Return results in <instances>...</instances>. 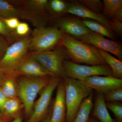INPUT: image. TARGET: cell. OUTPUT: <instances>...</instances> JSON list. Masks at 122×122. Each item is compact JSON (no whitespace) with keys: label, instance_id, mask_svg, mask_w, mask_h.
Here are the masks:
<instances>
[{"label":"cell","instance_id":"2","mask_svg":"<svg viewBox=\"0 0 122 122\" xmlns=\"http://www.w3.org/2000/svg\"><path fill=\"white\" fill-rule=\"evenodd\" d=\"M63 82L65 89L66 119V122H72L82 103L93 90L81 81L67 77Z\"/></svg>","mask_w":122,"mask_h":122},{"label":"cell","instance_id":"17","mask_svg":"<svg viewBox=\"0 0 122 122\" xmlns=\"http://www.w3.org/2000/svg\"><path fill=\"white\" fill-rule=\"evenodd\" d=\"M93 96V91L82 103L72 122H88L90 114L94 106Z\"/></svg>","mask_w":122,"mask_h":122},{"label":"cell","instance_id":"3","mask_svg":"<svg viewBox=\"0 0 122 122\" xmlns=\"http://www.w3.org/2000/svg\"><path fill=\"white\" fill-rule=\"evenodd\" d=\"M30 37L20 38L10 45L0 60V71L5 74H15L20 65L28 56Z\"/></svg>","mask_w":122,"mask_h":122},{"label":"cell","instance_id":"31","mask_svg":"<svg viewBox=\"0 0 122 122\" xmlns=\"http://www.w3.org/2000/svg\"><path fill=\"white\" fill-rule=\"evenodd\" d=\"M10 45L11 44L7 39L0 35V60L4 55Z\"/></svg>","mask_w":122,"mask_h":122},{"label":"cell","instance_id":"9","mask_svg":"<svg viewBox=\"0 0 122 122\" xmlns=\"http://www.w3.org/2000/svg\"><path fill=\"white\" fill-rule=\"evenodd\" d=\"M83 43L94 46L98 49L111 53L120 60L122 59V48L118 42L105 38L103 36L91 31L76 38Z\"/></svg>","mask_w":122,"mask_h":122},{"label":"cell","instance_id":"38","mask_svg":"<svg viewBox=\"0 0 122 122\" xmlns=\"http://www.w3.org/2000/svg\"><path fill=\"white\" fill-rule=\"evenodd\" d=\"M88 122H97V121L95 119H94L93 118L90 119H89L88 120Z\"/></svg>","mask_w":122,"mask_h":122},{"label":"cell","instance_id":"33","mask_svg":"<svg viewBox=\"0 0 122 122\" xmlns=\"http://www.w3.org/2000/svg\"><path fill=\"white\" fill-rule=\"evenodd\" d=\"M2 77L1 75H0V111L1 113L3 112L4 104L5 100L7 99L3 93L2 90Z\"/></svg>","mask_w":122,"mask_h":122},{"label":"cell","instance_id":"8","mask_svg":"<svg viewBox=\"0 0 122 122\" xmlns=\"http://www.w3.org/2000/svg\"><path fill=\"white\" fill-rule=\"evenodd\" d=\"M61 79L52 77L48 85L41 91L40 97L34 107L32 113L26 122H40L45 118L53 93Z\"/></svg>","mask_w":122,"mask_h":122},{"label":"cell","instance_id":"27","mask_svg":"<svg viewBox=\"0 0 122 122\" xmlns=\"http://www.w3.org/2000/svg\"><path fill=\"white\" fill-rule=\"evenodd\" d=\"M107 108L113 113L117 122H122V104L118 102L106 103Z\"/></svg>","mask_w":122,"mask_h":122},{"label":"cell","instance_id":"6","mask_svg":"<svg viewBox=\"0 0 122 122\" xmlns=\"http://www.w3.org/2000/svg\"><path fill=\"white\" fill-rule=\"evenodd\" d=\"M30 55L41 64L52 77L66 78L63 61L68 57L66 53L58 50L44 52H31Z\"/></svg>","mask_w":122,"mask_h":122},{"label":"cell","instance_id":"26","mask_svg":"<svg viewBox=\"0 0 122 122\" xmlns=\"http://www.w3.org/2000/svg\"><path fill=\"white\" fill-rule=\"evenodd\" d=\"M103 96L107 102H121L122 100V87L108 92L103 94Z\"/></svg>","mask_w":122,"mask_h":122},{"label":"cell","instance_id":"4","mask_svg":"<svg viewBox=\"0 0 122 122\" xmlns=\"http://www.w3.org/2000/svg\"><path fill=\"white\" fill-rule=\"evenodd\" d=\"M63 35V31L56 27L36 28L30 37L29 51L35 53L52 51L61 42Z\"/></svg>","mask_w":122,"mask_h":122},{"label":"cell","instance_id":"39","mask_svg":"<svg viewBox=\"0 0 122 122\" xmlns=\"http://www.w3.org/2000/svg\"><path fill=\"white\" fill-rule=\"evenodd\" d=\"M1 72L0 71V75H1Z\"/></svg>","mask_w":122,"mask_h":122},{"label":"cell","instance_id":"19","mask_svg":"<svg viewBox=\"0 0 122 122\" xmlns=\"http://www.w3.org/2000/svg\"><path fill=\"white\" fill-rule=\"evenodd\" d=\"M99 53L104 59L107 65L110 67L112 71V76L116 78H122V62L116 59L109 53L98 49Z\"/></svg>","mask_w":122,"mask_h":122},{"label":"cell","instance_id":"20","mask_svg":"<svg viewBox=\"0 0 122 122\" xmlns=\"http://www.w3.org/2000/svg\"><path fill=\"white\" fill-rule=\"evenodd\" d=\"M13 74H5L4 78H2V90L7 98H16L18 95V86L13 76Z\"/></svg>","mask_w":122,"mask_h":122},{"label":"cell","instance_id":"14","mask_svg":"<svg viewBox=\"0 0 122 122\" xmlns=\"http://www.w3.org/2000/svg\"><path fill=\"white\" fill-rule=\"evenodd\" d=\"M67 12L78 16L97 21L108 28L111 29L109 21L105 16L92 11L80 3H74L70 5L67 9Z\"/></svg>","mask_w":122,"mask_h":122},{"label":"cell","instance_id":"25","mask_svg":"<svg viewBox=\"0 0 122 122\" xmlns=\"http://www.w3.org/2000/svg\"><path fill=\"white\" fill-rule=\"evenodd\" d=\"M78 2L92 11L99 14L103 8V3L99 0H80Z\"/></svg>","mask_w":122,"mask_h":122},{"label":"cell","instance_id":"32","mask_svg":"<svg viewBox=\"0 0 122 122\" xmlns=\"http://www.w3.org/2000/svg\"><path fill=\"white\" fill-rule=\"evenodd\" d=\"M113 21H109V24L111 29L119 35L122 34V22L112 19Z\"/></svg>","mask_w":122,"mask_h":122},{"label":"cell","instance_id":"37","mask_svg":"<svg viewBox=\"0 0 122 122\" xmlns=\"http://www.w3.org/2000/svg\"><path fill=\"white\" fill-rule=\"evenodd\" d=\"M7 120L4 117L1 113H0V122H6Z\"/></svg>","mask_w":122,"mask_h":122},{"label":"cell","instance_id":"1","mask_svg":"<svg viewBox=\"0 0 122 122\" xmlns=\"http://www.w3.org/2000/svg\"><path fill=\"white\" fill-rule=\"evenodd\" d=\"M61 43L73 62L89 66L108 65L99 53L98 49L93 46L68 34H63Z\"/></svg>","mask_w":122,"mask_h":122},{"label":"cell","instance_id":"21","mask_svg":"<svg viewBox=\"0 0 122 122\" xmlns=\"http://www.w3.org/2000/svg\"><path fill=\"white\" fill-rule=\"evenodd\" d=\"M81 22L86 28L94 32L110 39L113 38L109 29L99 22L89 20H83Z\"/></svg>","mask_w":122,"mask_h":122},{"label":"cell","instance_id":"5","mask_svg":"<svg viewBox=\"0 0 122 122\" xmlns=\"http://www.w3.org/2000/svg\"><path fill=\"white\" fill-rule=\"evenodd\" d=\"M50 79L47 77L27 76L21 79L18 81V96L23 103L26 115L30 117L31 115L36 97L39 92L48 85Z\"/></svg>","mask_w":122,"mask_h":122},{"label":"cell","instance_id":"34","mask_svg":"<svg viewBox=\"0 0 122 122\" xmlns=\"http://www.w3.org/2000/svg\"><path fill=\"white\" fill-rule=\"evenodd\" d=\"M112 19L122 22V7L118 9L114 12L112 17Z\"/></svg>","mask_w":122,"mask_h":122},{"label":"cell","instance_id":"18","mask_svg":"<svg viewBox=\"0 0 122 122\" xmlns=\"http://www.w3.org/2000/svg\"><path fill=\"white\" fill-rule=\"evenodd\" d=\"M22 105L17 98H7L4 105L2 115L5 118L8 119L17 117Z\"/></svg>","mask_w":122,"mask_h":122},{"label":"cell","instance_id":"13","mask_svg":"<svg viewBox=\"0 0 122 122\" xmlns=\"http://www.w3.org/2000/svg\"><path fill=\"white\" fill-rule=\"evenodd\" d=\"M57 24L63 32L76 38L91 32L82 24L81 21L75 18H66L60 19L58 21Z\"/></svg>","mask_w":122,"mask_h":122},{"label":"cell","instance_id":"11","mask_svg":"<svg viewBox=\"0 0 122 122\" xmlns=\"http://www.w3.org/2000/svg\"><path fill=\"white\" fill-rule=\"evenodd\" d=\"M17 73L34 77L51 76L49 72L30 54L18 68L16 72V74Z\"/></svg>","mask_w":122,"mask_h":122},{"label":"cell","instance_id":"29","mask_svg":"<svg viewBox=\"0 0 122 122\" xmlns=\"http://www.w3.org/2000/svg\"><path fill=\"white\" fill-rule=\"evenodd\" d=\"M30 28L28 24L25 22H20L15 30L16 34L20 37L28 35L29 32Z\"/></svg>","mask_w":122,"mask_h":122},{"label":"cell","instance_id":"22","mask_svg":"<svg viewBox=\"0 0 122 122\" xmlns=\"http://www.w3.org/2000/svg\"><path fill=\"white\" fill-rule=\"evenodd\" d=\"M0 35L7 39L11 44L20 39V37L15 33V30L8 28L4 21L3 18L0 16Z\"/></svg>","mask_w":122,"mask_h":122},{"label":"cell","instance_id":"16","mask_svg":"<svg viewBox=\"0 0 122 122\" xmlns=\"http://www.w3.org/2000/svg\"><path fill=\"white\" fill-rule=\"evenodd\" d=\"M0 16L3 18L11 17L25 19V10L15 7L10 1L0 0Z\"/></svg>","mask_w":122,"mask_h":122},{"label":"cell","instance_id":"24","mask_svg":"<svg viewBox=\"0 0 122 122\" xmlns=\"http://www.w3.org/2000/svg\"><path fill=\"white\" fill-rule=\"evenodd\" d=\"M103 1L105 13L112 18L114 12L122 7V0H103Z\"/></svg>","mask_w":122,"mask_h":122},{"label":"cell","instance_id":"23","mask_svg":"<svg viewBox=\"0 0 122 122\" xmlns=\"http://www.w3.org/2000/svg\"><path fill=\"white\" fill-rule=\"evenodd\" d=\"M25 5L26 6V9L29 11L42 14L47 7L48 4L47 0H30L25 1Z\"/></svg>","mask_w":122,"mask_h":122},{"label":"cell","instance_id":"36","mask_svg":"<svg viewBox=\"0 0 122 122\" xmlns=\"http://www.w3.org/2000/svg\"><path fill=\"white\" fill-rule=\"evenodd\" d=\"M11 122H22V118L20 116L14 119Z\"/></svg>","mask_w":122,"mask_h":122},{"label":"cell","instance_id":"28","mask_svg":"<svg viewBox=\"0 0 122 122\" xmlns=\"http://www.w3.org/2000/svg\"><path fill=\"white\" fill-rule=\"evenodd\" d=\"M50 7L54 12L59 13L65 11L66 5L65 2L61 0H52L50 2Z\"/></svg>","mask_w":122,"mask_h":122},{"label":"cell","instance_id":"12","mask_svg":"<svg viewBox=\"0 0 122 122\" xmlns=\"http://www.w3.org/2000/svg\"><path fill=\"white\" fill-rule=\"evenodd\" d=\"M66 113L65 89L63 82H59L57 86L56 95L50 122H64Z\"/></svg>","mask_w":122,"mask_h":122},{"label":"cell","instance_id":"7","mask_svg":"<svg viewBox=\"0 0 122 122\" xmlns=\"http://www.w3.org/2000/svg\"><path fill=\"white\" fill-rule=\"evenodd\" d=\"M63 65L66 77L79 81L94 76H112V70L108 65H85L67 59L63 61Z\"/></svg>","mask_w":122,"mask_h":122},{"label":"cell","instance_id":"35","mask_svg":"<svg viewBox=\"0 0 122 122\" xmlns=\"http://www.w3.org/2000/svg\"><path fill=\"white\" fill-rule=\"evenodd\" d=\"M51 114H52V113H51L47 117H46L44 119V120H42V121L40 122H50L51 117Z\"/></svg>","mask_w":122,"mask_h":122},{"label":"cell","instance_id":"30","mask_svg":"<svg viewBox=\"0 0 122 122\" xmlns=\"http://www.w3.org/2000/svg\"><path fill=\"white\" fill-rule=\"evenodd\" d=\"M5 25L9 28L12 30H15L17 27L20 23L18 18L15 17L9 18H3Z\"/></svg>","mask_w":122,"mask_h":122},{"label":"cell","instance_id":"10","mask_svg":"<svg viewBox=\"0 0 122 122\" xmlns=\"http://www.w3.org/2000/svg\"><path fill=\"white\" fill-rule=\"evenodd\" d=\"M83 84L98 93L105 94L108 92L122 87V79L112 76H94L80 81Z\"/></svg>","mask_w":122,"mask_h":122},{"label":"cell","instance_id":"15","mask_svg":"<svg viewBox=\"0 0 122 122\" xmlns=\"http://www.w3.org/2000/svg\"><path fill=\"white\" fill-rule=\"evenodd\" d=\"M93 115L101 122H114L109 113L103 94L98 93L94 103Z\"/></svg>","mask_w":122,"mask_h":122}]
</instances>
